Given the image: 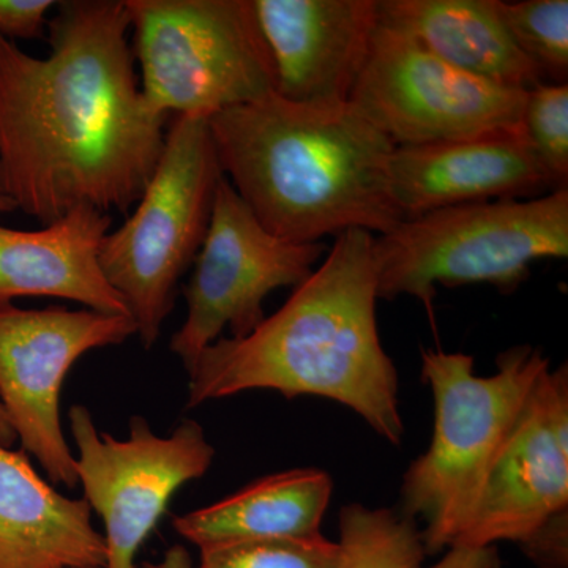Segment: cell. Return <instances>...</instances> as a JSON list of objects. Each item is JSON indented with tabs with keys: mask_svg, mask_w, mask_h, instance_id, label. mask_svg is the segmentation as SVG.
Returning a JSON list of instances; mask_svg holds the SVG:
<instances>
[{
	"mask_svg": "<svg viewBox=\"0 0 568 568\" xmlns=\"http://www.w3.org/2000/svg\"><path fill=\"white\" fill-rule=\"evenodd\" d=\"M568 510V369H547L497 458L454 547H496L532 537Z\"/></svg>",
	"mask_w": 568,
	"mask_h": 568,
	"instance_id": "12",
	"label": "cell"
},
{
	"mask_svg": "<svg viewBox=\"0 0 568 568\" xmlns=\"http://www.w3.org/2000/svg\"><path fill=\"white\" fill-rule=\"evenodd\" d=\"M111 223L108 213L80 205L43 230L0 226V305L20 297H55L93 312L130 316L100 267Z\"/></svg>",
	"mask_w": 568,
	"mask_h": 568,
	"instance_id": "15",
	"label": "cell"
},
{
	"mask_svg": "<svg viewBox=\"0 0 568 568\" xmlns=\"http://www.w3.org/2000/svg\"><path fill=\"white\" fill-rule=\"evenodd\" d=\"M377 295H410L433 313L436 286L511 291L530 265L568 256V189L530 200L452 205L375 235Z\"/></svg>",
	"mask_w": 568,
	"mask_h": 568,
	"instance_id": "5",
	"label": "cell"
},
{
	"mask_svg": "<svg viewBox=\"0 0 568 568\" xmlns=\"http://www.w3.org/2000/svg\"><path fill=\"white\" fill-rule=\"evenodd\" d=\"M375 235H336L323 264L244 338L216 339L189 372L186 407L250 390L342 403L402 444L398 372L377 332Z\"/></svg>",
	"mask_w": 568,
	"mask_h": 568,
	"instance_id": "2",
	"label": "cell"
},
{
	"mask_svg": "<svg viewBox=\"0 0 568 568\" xmlns=\"http://www.w3.org/2000/svg\"><path fill=\"white\" fill-rule=\"evenodd\" d=\"M133 335L136 324L130 316L0 305V405L22 450L54 484L78 487L77 459L59 407L63 381L89 351L122 345Z\"/></svg>",
	"mask_w": 568,
	"mask_h": 568,
	"instance_id": "11",
	"label": "cell"
},
{
	"mask_svg": "<svg viewBox=\"0 0 568 568\" xmlns=\"http://www.w3.org/2000/svg\"><path fill=\"white\" fill-rule=\"evenodd\" d=\"M223 175L209 118L175 115L136 209L104 235L100 267L129 306L144 349L159 342L179 282L200 253Z\"/></svg>",
	"mask_w": 568,
	"mask_h": 568,
	"instance_id": "6",
	"label": "cell"
},
{
	"mask_svg": "<svg viewBox=\"0 0 568 568\" xmlns=\"http://www.w3.org/2000/svg\"><path fill=\"white\" fill-rule=\"evenodd\" d=\"M275 69L294 103H346L377 28L376 0H253Z\"/></svg>",
	"mask_w": 568,
	"mask_h": 568,
	"instance_id": "13",
	"label": "cell"
},
{
	"mask_svg": "<svg viewBox=\"0 0 568 568\" xmlns=\"http://www.w3.org/2000/svg\"><path fill=\"white\" fill-rule=\"evenodd\" d=\"M388 190L403 219L452 205L544 196L555 183L521 130L395 145Z\"/></svg>",
	"mask_w": 568,
	"mask_h": 568,
	"instance_id": "14",
	"label": "cell"
},
{
	"mask_svg": "<svg viewBox=\"0 0 568 568\" xmlns=\"http://www.w3.org/2000/svg\"><path fill=\"white\" fill-rule=\"evenodd\" d=\"M220 166L272 234L315 244L402 223L388 190L395 144L354 104L294 103L276 93L209 119Z\"/></svg>",
	"mask_w": 568,
	"mask_h": 568,
	"instance_id": "3",
	"label": "cell"
},
{
	"mask_svg": "<svg viewBox=\"0 0 568 568\" xmlns=\"http://www.w3.org/2000/svg\"><path fill=\"white\" fill-rule=\"evenodd\" d=\"M17 211V207H14V204L11 203L9 197L6 196L2 192H0V215H3V213H9Z\"/></svg>",
	"mask_w": 568,
	"mask_h": 568,
	"instance_id": "28",
	"label": "cell"
},
{
	"mask_svg": "<svg viewBox=\"0 0 568 568\" xmlns=\"http://www.w3.org/2000/svg\"><path fill=\"white\" fill-rule=\"evenodd\" d=\"M106 541L84 499L39 476L24 452L0 444V568H104Z\"/></svg>",
	"mask_w": 568,
	"mask_h": 568,
	"instance_id": "16",
	"label": "cell"
},
{
	"mask_svg": "<svg viewBox=\"0 0 568 568\" xmlns=\"http://www.w3.org/2000/svg\"><path fill=\"white\" fill-rule=\"evenodd\" d=\"M525 99L377 24L349 103L395 145H413L521 130Z\"/></svg>",
	"mask_w": 568,
	"mask_h": 568,
	"instance_id": "10",
	"label": "cell"
},
{
	"mask_svg": "<svg viewBox=\"0 0 568 568\" xmlns=\"http://www.w3.org/2000/svg\"><path fill=\"white\" fill-rule=\"evenodd\" d=\"M537 568H568V514H559L521 544Z\"/></svg>",
	"mask_w": 568,
	"mask_h": 568,
	"instance_id": "24",
	"label": "cell"
},
{
	"mask_svg": "<svg viewBox=\"0 0 568 568\" xmlns=\"http://www.w3.org/2000/svg\"><path fill=\"white\" fill-rule=\"evenodd\" d=\"M521 132L556 189H568L567 82H540L526 92Z\"/></svg>",
	"mask_w": 568,
	"mask_h": 568,
	"instance_id": "22",
	"label": "cell"
},
{
	"mask_svg": "<svg viewBox=\"0 0 568 568\" xmlns=\"http://www.w3.org/2000/svg\"><path fill=\"white\" fill-rule=\"evenodd\" d=\"M325 253L321 242L295 244L272 234L223 175L207 234L183 287L186 317L171 339V353L189 373L224 328L231 338L252 334L267 317V295L304 283Z\"/></svg>",
	"mask_w": 568,
	"mask_h": 568,
	"instance_id": "8",
	"label": "cell"
},
{
	"mask_svg": "<svg viewBox=\"0 0 568 568\" xmlns=\"http://www.w3.org/2000/svg\"><path fill=\"white\" fill-rule=\"evenodd\" d=\"M339 549L323 534L265 537L200 548L201 568H336Z\"/></svg>",
	"mask_w": 568,
	"mask_h": 568,
	"instance_id": "21",
	"label": "cell"
},
{
	"mask_svg": "<svg viewBox=\"0 0 568 568\" xmlns=\"http://www.w3.org/2000/svg\"><path fill=\"white\" fill-rule=\"evenodd\" d=\"M136 568H201L200 566H193L192 558H190L189 551L181 545H174V547L168 548L164 551L163 558L159 562H142Z\"/></svg>",
	"mask_w": 568,
	"mask_h": 568,
	"instance_id": "26",
	"label": "cell"
},
{
	"mask_svg": "<svg viewBox=\"0 0 568 568\" xmlns=\"http://www.w3.org/2000/svg\"><path fill=\"white\" fill-rule=\"evenodd\" d=\"M377 24L481 80L528 92L544 74L500 17L499 0H376Z\"/></svg>",
	"mask_w": 568,
	"mask_h": 568,
	"instance_id": "17",
	"label": "cell"
},
{
	"mask_svg": "<svg viewBox=\"0 0 568 568\" xmlns=\"http://www.w3.org/2000/svg\"><path fill=\"white\" fill-rule=\"evenodd\" d=\"M332 491L334 481L324 470H284L212 506L178 515L173 528L197 548L250 538L317 536Z\"/></svg>",
	"mask_w": 568,
	"mask_h": 568,
	"instance_id": "18",
	"label": "cell"
},
{
	"mask_svg": "<svg viewBox=\"0 0 568 568\" xmlns=\"http://www.w3.org/2000/svg\"><path fill=\"white\" fill-rule=\"evenodd\" d=\"M69 418L78 485L104 525V568H136L138 551L166 514L171 497L205 476L215 448L192 418L170 436H159L144 417L134 416L126 439L100 433L85 406H71Z\"/></svg>",
	"mask_w": 568,
	"mask_h": 568,
	"instance_id": "9",
	"label": "cell"
},
{
	"mask_svg": "<svg viewBox=\"0 0 568 568\" xmlns=\"http://www.w3.org/2000/svg\"><path fill=\"white\" fill-rule=\"evenodd\" d=\"M499 10L511 39L544 78L567 82L568 0H499Z\"/></svg>",
	"mask_w": 568,
	"mask_h": 568,
	"instance_id": "20",
	"label": "cell"
},
{
	"mask_svg": "<svg viewBox=\"0 0 568 568\" xmlns=\"http://www.w3.org/2000/svg\"><path fill=\"white\" fill-rule=\"evenodd\" d=\"M429 568H503L496 547H452Z\"/></svg>",
	"mask_w": 568,
	"mask_h": 568,
	"instance_id": "25",
	"label": "cell"
},
{
	"mask_svg": "<svg viewBox=\"0 0 568 568\" xmlns=\"http://www.w3.org/2000/svg\"><path fill=\"white\" fill-rule=\"evenodd\" d=\"M55 9L47 58L0 37V192L43 224L80 205L129 211L166 138L142 97L125 0Z\"/></svg>",
	"mask_w": 568,
	"mask_h": 568,
	"instance_id": "1",
	"label": "cell"
},
{
	"mask_svg": "<svg viewBox=\"0 0 568 568\" xmlns=\"http://www.w3.org/2000/svg\"><path fill=\"white\" fill-rule=\"evenodd\" d=\"M141 92L155 114L203 115L275 93L253 0H125Z\"/></svg>",
	"mask_w": 568,
	"mask_h": 568,
	"instance_id": "7",
	"label": "cell"
},
{
	"mask_svg": "<svg viewBox=\"0 0 568 568\" xmlns=\"http://www.w3.org/2000/svg\"><path fill=\"white\" fill-rule=\"evenodd\" d=\"M17 436H14L13 428H11L9 418L6 416L2 405H0V444L6 447L13 446Z\"/></svg>",
	"mask_w": 568,
	"mask_h": 568,
	"instance_id": "27",
	"label": "cell"
},
{
	"mask_svg": "<svg viewBox=\"0 0 568 568\" xmlns=\"http://www.w3.org/2000/svg\"><path fill=\"white\" fill-rule=\"evenodd\" d=\"M52 0H0V37L6 40L40 39L48 26Z\"/></svg>",
	"mask_w": 568,
	"mask_h": 568,
	"instance_id": "23",
	"label": "cell"
},
{
	"mask_svg": "<svg viewBox=\"0 0 568 568\" xmlns=\"http://www.w3.org/2000/svg\"><path fill=\"white\" fill-rule=\"evenodd\" d=\"M496 365L495 375L478 376L470 355L422 351L435 428L428 450L403 478L402 514L424 521L428 555L457 544L530 392L549 369L541 349L528 345L504 351Z\"/></svg>",
	"mask_w": 568,
	"mask_h": 568,
	"instance_id": "4",
	"label": "cell"
},
{
	"mask_svg": "<svg viewBox=\"0 0 568 568\" xmlns=\"http://www.w3.org/2000/svg\"><path fill=\"white\" fill-rule=\"evenodd\" d=\"M336 568H424L426 548L417 521L388 508L349 504L339 511Z\"/></svg>",
	"mask_w": 568,
	"mask_h": 568,
	"instance_id": "19",
	"label": "cell"
}]
</instances>
